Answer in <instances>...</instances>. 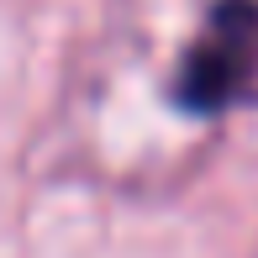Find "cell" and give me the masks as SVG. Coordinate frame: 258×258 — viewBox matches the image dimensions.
<instances>
[{"label": "cell", "instance_id": "cell-1", "mask_svg": "<svg viewBox=\"0 0 258 258\" xmlns=\"http://www.w3.org/2000/svg\"><path fill=\"white\" fill-rule=\"evenodd\" d=\"M184 111H227L258 100V6L253 0H221L206 16L201 37L184 53L174 79Z\"/></svg>", "mask_w": 258, "mask_h": 258}]
</instances>
